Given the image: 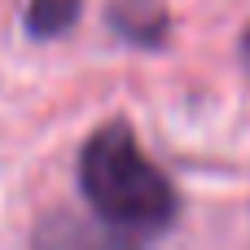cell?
<instances>
[{
	"label": "cell",
	"mask_w": 250,
	"mask_h": 250,
	"mask_svg": "<svg viewBox=\"0 0 250 250\" xmlns=\"http://www.w3.org/2000/svg\"><path fill=\"white\" fill-rule=\"evenodd\" d=\"M79 189L101 224L127 237H154L176 220L171 180L145 158L136 132L114 119L97 127L79 149Z\"/></svg>",
	"instance_id": "cell-1"
},
{
	"label": "cell",
	"mask_w": 250,
	"mask_h": 250,
	"mask_svg": "<svg viewBox=\"0 0 250 250\" xmlns=\"http://www.w3.org/2000/svg\"><path fill=\"white\" fill-rule=\"evenodd\" d=\"M105 26L136 48H158L171 31L167 4L163 0H110L105 4Z\"/></svg>",
	"instance_id": "cell-2"
},
{
	"label": "cell",
	"mask_w": 250,
	"mask_h": 250,
	"mask_svg": "<svg viewBox=\"0 0 250 250\" xmlns=\"http://www.w3.org/2000/svg\"><path fill=\"white\" fill-rule=\"evenodd\" d=\"M79 13H83V0H26L22 26L31 40H57L79 22Z\"/></svg>",
	"instance_id": "cell-3"
},
{
	"label": "cell",
	"mask_w": 250,
	"mask_h": 250,
	"mask_svg": "<svg viewBox=\"0 0 250 250\" xmlns=\"http://www.w3.org/2000/svg\"><path fill=\"white\" fill-rule=\"evenodd\" d=\"M246 57H250V31H246Z\"/></svg>",
	"instance_id": "cell-4"
}]
</instances>
